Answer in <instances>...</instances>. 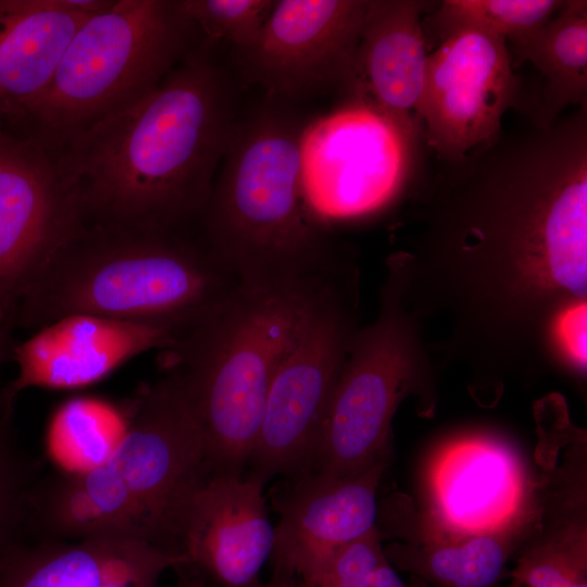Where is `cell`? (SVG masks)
Segmentation results:
<instances>
[{
    "instance_id": "1",
    "label": "cell",
    "mask_w": 587,
    "mask_h": 587,
    "mask_svg": "<svg viewBox=\"0 0 587 587\" xmlns=\"http://www.w3.org/2000/svg\"><path fill=\"white\" fill-rule=\"evenodd\" d=\"M440 192L400 250L404 300L440 323L437 348L477 373L553 367L587 316L585 115L542 132Z\"/></svg>"
},
{
    "instance_id": "2",
    "label": "cell",
    "mask_w": 587,
    "mask_h": 587,
    "mask_svg": "<svg viewBox=\"0 0 587 587\" xmlns=\"http://www.w3.org/2000/svg\"><path fill=\"white\" fill-rule=\"evenodd\" d=\"M234 128L224 79L199 45L147 93L50 152L83 225L178 232L200 220Z\"/></svg>"
},
{
    "instance_id": "3",
    "label": "cell",
    "mask_w": 587,
    "mask_h": 587,
    "mask_svg": "<svg viewBox=\"0 0 587 587\" xmlns=\"http://www.w3.org/2000/svg\"><path fill=\"white\" fill-rule=\"evenodd\" d=\"M347 265L241 277L161 351L213 467L241 472L250 460L276 371L321 290Z\"/></svg>"
},
{
    "instance_id": "4",
    "label": "cell",
    "mask_w": 587,
    "mask_h": 587,
    "mask_svg": "<svg viewBox=\"0 0 587 587\" xmlns=\"http://www.w3.org/2000/svg\"><path fill=\"white\" fill-rule=\"evenodd\" d=\"M126 413L125 436L104 464L37 480L29 498L30 530L61 539L140 540L177 552L186 501L213 467L201 429L167 376L140 391Z\"/></svg>"
},
{
    "instance_id": "5",
    "label": "cell",
    "mask_w": 587,
    "mask_h": 587,
    "mask_svg": "<svg viewBox=\"0 0 587 587\" xmlns=\"http://www.w3.org/2000/svg\"><path fill=\"white\" fill-rule=\"evenodd\" d=\"M239 278L200 235L82 224L41 268L14 322L34 330L74 315L193 324Z\"/></svg>"
},
{
    "instance_id": "6",
    "label": "cell",
    "mask_w": 587,
    "mask_h": 587,
    "mask_svg": "<svg viewBox=\"0 0 587 587\" xmlns=\"http://www.w3.org/2000/svg\"><path fill=\"white\" fill-rule=\"evenodd\" d=\"M303 126L263 111L235 126L201 214L200 237L237 276L321 271L333 258L302 188Z\"/></svg>"
},
{
    "instance_id": "7",
    "label": "cell",
    "mask_w": 587,
    "mask_h": 587,
    "mask_svg": "<svg viewBox=\"0 0 587 587\" xmlns=\"http://www.w3.org/2000/svg\"><path fill=\"white\" fill-rule=\"evenodd\" d=\"M180 0H110L70 41L53 78L10 133L52 151L140 98L199 45Z\"/></svg>"
},
{
    "instance_id": "8",
    "label": "cell",
    "mask_w": 587,
    "mask_h": 587,
    "mask_svg": "<svg viewBox=\"0 0 587 587\" xmlns=\"http://www.w3.org/2000/svg\"><path fill=\"white\" fill-rule=\"evenodd\" d=\"M402 258L392 253L376 317L359 326L303 473L359 474L388 459L392 419L412 395L433 402L430 346L404 300Z\"/></svg>"
},
{
    "instance_id": "9",
    "label": "cell",
    "mask_w": 587,
    "mask_h": 587,
    "mask_svg": "<svg viewBox=\"0 0 587 587\" xmlns=\"http://www.w3.org/2000/svg\"><path fill=\"white\" fill-rule=\"evenodd\" d=\"M357 271L336 274L314 300L272 380L250 460L265 479L304 470L358 326Z\"/></svg>"
},
{
    "instance_id": "10",
    "label": "cell",
    "mask_w": 587,
    "mask_h": 587,
    "mask_svg": "<svg viewBox=\"0 0 587 587\" xmlns=\"http://www.w3.org/2000/svg\"><path fill=\"white\" fill-rule=\"evenodd\" d=\"M372 107L353 101L303 127L300 166L307 204L320 224L375 214L398 196L410 141Z\"/></svg>"
},
{
    "instance_id": "11",
    "label": "cell",
    "mask_w": 587,
    "mask_h": 587,
    "mask_svg": "<svg viewBox=\"0 0 587 587\" xmlns=\"http://www.w3.org/2000/svg\"><path fill=\"white\" fill-rule=\"evenodd\" d=\"M424 487L428 530L517 538L539 512L538 486L523 459L486 432L458 434L439 445Z\"/></svg>"
},
{
    "instance_id": "12",
    "label": "cell",
    "mask_w": 587,
    "mask_h": 587,
    "mask_svg": "<svg viewBox=\"0 0 587 587\" xmlns=\"http://www.w3.org/2000/svg\"><path fill=\"white\" fill-rule=\"evenodd\" d=\"M52 153L0 125V326L54 252L80 227Z\"/></svg>"
},
{
    "instance_id": "13",
    "label": "cell",
    "mask_w": 587,
    "mask_h": 587,
    "mask_svg": "<svg viewBox=\"0 0 587 587\" xmlns=\"http://www.w3.org/2000/svg\"><path fill=\"white\" fill-rule=\"evenodd\" d=\"M519 83L507 41L477 29H459L429 54L422 124L428 143L460 161L498 133Z\"/></svg>"
},
{
    "instance_id": "14",
    "label": "cell",
    "mask_w": 587,
    "mask_h": 587,
    "mask_svg": "<svg viewBox=\"0 0 587 587\" xmlns=\"http://www.w3.org/2000/svg\"><path fill=\"white\" fill-rule=\"evenodd\" d=\"M370 0H280L241 50L250 75L275 95L302 97L348 87Z\"/></svg>"
},
{
    "instance_id": "15",
    "label": "cell",
    "mask_w": 587,
    "mask_h": 587,
    "mask_svg": "<svg viewBox=\"0 0 587 587\" xmlns=\"http://www.w3.org/2000/svg\"><path fill=\"white\" fill-rule=\"evenodd\" d=\"M266 479L211 467L182 512L175 549L212 587H255L272 554L274 528L265 509Z\"/></svg>"
},
{
    "instance_id": "16",
    "label": "cell",
    "mask_w": 587,
    "mask_h": 587,
    "mask_svg": "<svg viewBox=\"0 0 587 587\" xmlns=\"http://www.w3.org/2000/svg\"><path fill=\"white\" fill-rule=\"evenodd\" d=\"M192 324L74 315L48 325L13 348L17 375L0 398L32 387L68 389L95 383L137 354L165 350Z\"/></svg>"
},
{
    "instance_id": "17",
    "label": "cell",
    "mask_w": 587,
    "mask_h": 587,
    "mask_svg": "<svg viewBox=\"0 0 587 587\" xmlns=\"http://www.w3.org/2000/svg\"><path fill=\"white\" fill-rule=\"evenodd\" d=\"M184 553L123 538L61 539L26 529L0 553V587H157Z\"/></svg>"
},
{
    "instance_id": "18",
    "label": "cell",
    "mask_w": 587,
    "mask_h": 587,
    "mask_svg": "<svg viewBox=\"0 0 587 587\" xmlns=\"http://www.w3.org/2000/svg\"><path fill=\"white\" fill-rule=\"evenodd\" d=\"M387 462L347 477L302 473L279 507L271 554L275 571L299 579L376 528V492Z\"/></svg>"
},
{
    "instance_id": "19",
    "label": "cell",
    "mask_w": 587,
    "mask_h": 587,
    "mask_svg": "<svg viewBox=\"0 0 587 587\" xmlns=\"http://www.w3.org/2000/svg\"><path fill=\"white\" fill-rule=\"evenodd\" d=\"M413 0H372L354 74L347 87L354 101L372 107L404 135L422 129V108L429 53Z\"/></svg>"
},
{
    "instance_id": "20",
    "label": "cell",
    "mask_w": 587,
    "mask_h": 587,
    "mask_svg": "<svg viewBox=\"0 0 587 587\" xmlns=\"http://www.w3.org/2000/svg\"><path fill=\"white\" fill-rule=\"evenodd\" d=\"M110 0H0V125L13 130L51 83L78 28Z\"/></svg>"
},
{
    "instance_id": "21",
    "label": "cell",
    "mask_w": 587,
    "mask_h": 587,
    "mask_svg": "<svg viewBox=\"0 0 587 587\" xmlns=\"http://www.w3.org/2000/svg\"><path fill=\"white\" fill-rule=\"evenodd\" d=\"M516 57L529 61L545 78V126L587 95V2L563 1L557 13L533 33L511 42Z\"/></svg>"
},
{
    "instance_id": "22",
    "label": "cell",
    "mask_w": 587,
    "mask_h": 587,
    "mask_svg": "<svg viewBox=\"0 0 587 587\" xmlns=\"http://www.w3.org/2000/svg\"><path fill=\"white\" fill-rule=\"evenodd\" d=\"M421 541L390 547L388 554L399 567L441 587H490L501 576L516 539L425 529Z\"/></svg>"
},
{
    "instance_id": "23",
    "label": "cell",
    "mask_w": 587,
    "mask_h": 587,
    "mask_svg": "<svg viewBox=\"0 0 587 587\" xmlns=\"http://www.w3.org/2000/svg\"><path fill=\"white\" fill-rule=\"evenodd\" d=\"M127 428V413L95 398H74L52 416L47 450L58 472L84 474L104 464Z\"/></svg>"
},
{
    "instance_id": "24",
    "label": "cell",
    "mask_w": 587,
    "mask_h": 587,
    "mask_svg": "<svg viewBox=\"0 0 587 587\" xmlns=\"http://www.w3.org/2000/svg\"><path fill=\"white\" fill-rule=\"evenodd\" d=\"M559 0H445L434 15L440 41L459 29H477L513 42L542 26Z\"/></svg>"
},
{
    "instance_id": "25",
    "label": "cell",
    "mask_w": 587,
    "mask_h": 587,
    "mask_svg": "<svg viewBox=\"0 0 587 587\" xmlns=\"http://www.w3.org/2000/svg\"><path fill=\"white\" fill-rule=\"evenodd\" d=\"M587 579V530L582 520L554 527L520 557L511 587H567Z\"/></svg>"
},
{
    "instance_id": "26",
    "label": "cell",
    "mask_w": 587,
    "mask_h": 587,
    "mask_svg": "<svg viewBox=\"0 0 587 587\" xmlns=\"http://www.w3.org/2000/svg\"><path fill=\"white\" fill-rule=\"evenodd\" d=\"M10 414L0 409V553L26 528L36 464L13 440Z\"/></svg>"
},
{
    "instance_id": "27",
    "label": "cell",
    "mask_w": 587,
    "mask_h": 587,
    "mask_svg": "<svg viewBox=\"0 0 587 587\" xmlns=\"http://www.w3.org/2000/svg\"><path fill=\"white\" fill-rule=\"evenodd\" d=\"M180 4L205 39H225L243 50L258 38L275 1L180 0Z\"/></svg>"
},
{
    "instance_id": "28",
    "label": "cell",
    "mask_w": 587,
    "mask_h": 587,
    "mask_svg": "<svg viewBox=\"0 0 587 587\" xmlns=\"http://www.w3.org/2000/svg\"><path fill=\"white\" fill-rule=\"evenodd\" d=\"M387 557L374 528L335 550L324 562L298 579L300 587H380V566Z\"/></svg>"
},
{
    "instance_id": "29",
    "label": "cell",
    "mask_w": 587,
    "mask_h": 587,
    "mask_svg": "<svg viewBox=\"0 0 587 587\" xmlns=\"http://www.w3.org/2000/svg\"><path fill=\"white\" fill-rule=\"evenodd\" d=\"M176 571L179 574L178 587H207L204 578L189 565H183Z\"/></svg>"
},
{
    "instance_id": "30",
    "label": "cell",
    "mask_w": 587,
    "mask_h": 587,
    "mask_svg": "<svg viewBox=\"0 0 587 587\" xmlns=\"http://www.w3.org/2000/svg\"><path fill=\"white\" fill-rule=\"evenodd\" d=\"M255 587H300L298 579L287 573L275 571L272 579L264 584H258Z\"/></svg>"
},
{
    "instance_id": "31",
    "label": "cell",
    "mask_w": 587,
    "mask_h": 587,
    "mask_svg": "<svg viewBox=\"0 0 587 587\" xmlns=\"http://www.w3.org/2000/svg\"><path fill=\"white\" fill-rule=\"evenodd\" d=\"M10 328L11 326L1 325L0 326V364L2 363L3 359L5 358L8 351H9V345H10Z\"/></svg>"
}]
</instances>
